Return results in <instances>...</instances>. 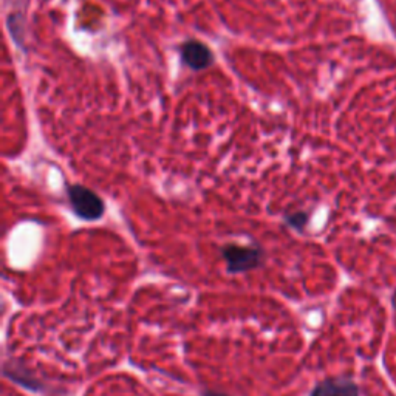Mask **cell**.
Wrapping results in <instances>:
<instances>
[{"mask_svg": "<svg viewBox=\"0 0 396 396\" xmlns=\"http://www.w3.org/2000/svg\"><path fill=\"white\" fill-rule=\"evenodd\" d=\"M183 61L192 70L208 69L212 62L211 50L198 41H188L181 47Z\"/></svg>", "mask_w": 396, "mask_h": 396, "instance_id": "3", "label": "cell"}, {"mask_svg": "<svg viewBox=\"0 0 396 396\" xmlns=\"http://www.w3.org/2000/svg\"><path fill=\"white\" fill-rule=\"evenodd\" d=\"M306 220H308V217H306L305 212H296V214L287 217V223L290 226H292V228L302 229L304 226L306 225Z\"/></svg>", "mask_w": 396, "mask_h": 396, "instance_id": "5", "label": "cell"}, {"mask_svg": "<svg viewBox=\"0 0 396 396\" xmlns=\"http://www.w3.org/2000/svg\"><path fill=\"white\" fill-rule=\"evenodd\" d=\"M222 255L231 274L248 273V271L259 268L265 260V254H263L260 246L229 243L223 246Z\"/></svg>", "mask_w": 396, "mask_h": 396, "instance_id": "1", "label": "cell"}, {"mask_svg": "<svg viewBox=\"0 0 396 396\" xmlns=\"http://www.w3.org/2000/svg\"><path fill=\"white\" fill-rule=\"evenodd\" d=\"M310 396H359V390L348 378H328L314 387Z\"/></svg>", "mask_w": 396, "mask_h": 396, "instance_id": "4", "label": "cell"}, {"mask_svg": "<svg viewBox=\"0 0 396 396\" xmlns=\"http://www.w3.org/2000/svg\"><path fill=\"white\" fill-rule=\"evenodd\" d=\"M69 200L75 214L87 222H97L104 215V201L89 188L80 185L70 186Z\"/></svg>", "mask_w": 396, "mask_h": 396, "instance_id": "2", "label": "cell"}, {"mask_svg": "<svg viewBox=\"0 0 396 396\" xmlns=\"http://www.w3.org/2000/svg\"><path fill=\"white\" fill-rule=\"evenodd\" d=\"M203 396H229V395L222 393V392H215V390H204Z\"/></svg>", "mask_w": 396, "mask_h": 396, "instance_id": "6", "label": "cell"}]
</instances>
